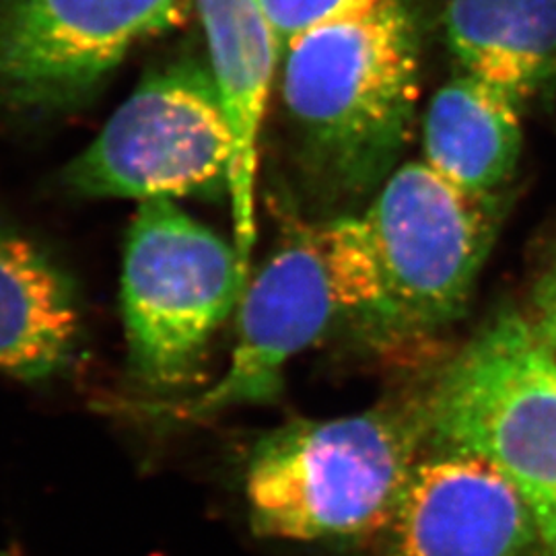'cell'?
Here are the masks:
<instances>
[{"label": "cell", "instance_id": "obj_2", "mask_svg": "<svg viewBox=\"0 0 556 556\" xmlns=\"http://www.w3.org/2000/svg\"><path fill=\"white\" fill-rule=\"evenodd\" d=\"M238 309L223 376L167 408L172 417L206 420L275 400L289 361L338 330L383 340V293L363 217L291 225L277 252L245 282Z\"/></svg>", "mask_w": 556, "mask_h": 556}, {"label": "cell", "instance_id": "obj_9", "mask_svg": "<svg viewBox=\"0 0 556 556\" xmlns=\"http://www.w3.org/2000/svg\"><path fill=\"white\" fill-rule=\"evenodd\" d=\"M381 556H532L536 517L514 482L468 450L427 445L379 528Z\"/></svg>", "mask_w": 556, "mask_h": 556}, {"label": "cell", "instance_id": "obj_10", "mask_svg": "<svg viewBox=\"0 0 556 556\" xmlns=\"http://www.w3.org/2000/svg\"><path fill=\"white\" fill-rule=\"evenodd\" d=\"M194 9L206 36L208 64L236 137L229 200L236 250L248 273L256 236L258 140L277 68V40L260 0H194Z\"/></svg>", "mask_w": 556, "mask_h": 556}, {"label": "cell", "instance_id": "obj_11", "mask_svg": "<svg viewBox=\"0 0 556 556\" xmlns=\"http://www.w3.org/2000/svg\"><path fill=\"white\" fill-rule=\"evenodd\" d=\"M443 31L459 71L526 112L556 91V0H447Z\"/></svg>", "mask_w": 556, "mask_h": 556}, {"label": "cell", "instance_id": "obj_5", "mask_svg": "<svg viewBox=\"0 0 556 556\" xmlns=\"http://www.w3.org/2000/svg\"><path fill=\"white\" fill-rule=\"evenodd\" d=\"M245 282L236 245L174 200L139 202L122 266V318L140 386L165 394L197 378Z\"/></svg>", "mask_w": 556, "mask_h": 556}, {"label": "cell", "instance_id": "obj_3", "mask_svg": "<svg viewBox=\"0 0 556 556\" xmlns=\"http://www.w3.org/2000/svg\"><path fill=\"white\" fill-rule=\"evenodd\" d=\"M427 445L418 400L280 427L248 462L250 526L291 542L378 534Z\"/></svg>", "mask_w": 556, "mask_h": 556}, {"label": "cell", "instance_id": "obj_1", "mask_svg": "<svg viewBox=\"0 0 556 556\" xmlns=\"http://www.w3.org/2000/svg\"><path fill=\"white\" fill-rule=\"evenodd\" d=\"M418 77L420 31L408 0H379L289 43L280 112L314 199L351 206L392 176L413 132Z\"/></svg>", "mask_w": 556, "mask_h": 556}, {"label": "cell", "instance_id": "obj_16", "mask_svg": "<svg viewBox=\"0 0 556 556\" xmlns=\"http://www.w3.org/2000/svg\"><path fill=\"white\" fill-rule=\"evenodd\" d=\"M540 555L542 556H556V521L553 530L544 536L542 544H540Z\"/></svg>", "mask_w": 556, "mask_h": 556}, {"label": "cell", "instance_id": "obj_7", "mask_svg": "<svg viewBox=\"0 0 556 556\" xmlns=\"http://www.w3.org/2000/svg\"><path fill=\"white\" fill-rule=\"evenodd\" d=\"M236 137L208 60L179 54L151 68L100 135L64 169L83 199L229 194Z\"/></svg>", "mask_w": 556, "mask_h": 556}, {"label": "cell", "instance_id": "obj_14", "mask_svg": "<svg viewBox=\"0 0 556 556\" xmlns=\"http://www.w3.org/2000/svg\"><path fill=\"white\" fill-rule=\"evenodd\" d=\"M376 2L379 0H260L277 40L278 56L303 34L365 11Z\"/></svg>", "mask_w": 556, "mask_h": 556}, {"label": "cell", "instance_id": "obj_8", "mask_svg": "<svg viewBox=\"0 0 556 556\" xmlns=\"http://www.w3.org/2000/svg\"><path fill=\"white\" fill-rule=\"evenodd\" d=\"M194 0H0V108L75 110L140 43L176 29Z\"/></svg>", "mask_w": 556, "mask_h": 556}, {"label": "cell", "instance_id": "obj_12", "mask_svg": "<svg viewBox=\"0 0 556 556\" xmlns=\"http://www.w3.org/2000/svg\"><path fill=\"white\" fill-rule=\"evenodd\" d=\"M79 340L73 280L38 245L0 231V374L56 378L73 365Z\"/></svg>", "mask_w": 556, "mask_h": 556}, {"label": "cell", "instance_id": "obj_15", "mask_svg": "<svg viewBox=\"0 0 556 556\" xmlns=\"http://www.w3.org/2000/svg\"><path fill=\"white\" fill-rule=\"evenodd\" d=\"M530 321L540 338L556 353V260L536 280Z\"/></svg>", "mask_w": 556, "mask_h": 556}, {"label": "cell", "instance_id": "obj_13", "mask_svg": "<svg viewBox=\"0 0 556 556\" xmlns=\"http://www.w3.org/2000/svg\"><path fill=\"white\" fill-rule=\"evenodd\" d=\"M523 110L503 89L459 71L425 114V163L477 194H497L521 155Z\"/></svg>", "mask_w": 556, "mask_h": 556}, {"label": "cell", "instance_id": "obj_6", "mask_svg": "<svg viewBox=\"0 0 556 556\" xmlns=\"http://www.w3.org/2000/svg\"><path fill=\"white\" fill-rule=\"evenodd\" d=\"M501 220L503 192L464 190L425 161L392 172L363 215L383 293L381 344L433 337L464 316Z\"/></svg>", "mask_w": 556, "mask_h": 556}, {"label": "cell", "instance_id": "obj_4", "mask_svg": "<svg viewBox=\"0 0 556 556\" xmlns=\"http://www.w3.org/2000/svg\"><path fill=\"white\" fill-rule=\"evenodd\" d=\"M417 400L429 445L489 459L530 505L542 544L556 521V353L530 318L491 319Z\"/></svg>", "mask_w": 556, "mask_h": 556}]
</instances>
